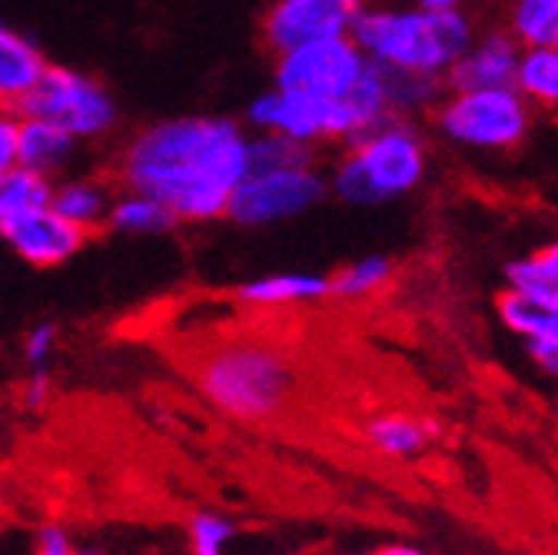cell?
I'll return each instance as SVG.
<instances>
[{
	"label": "cell",
	"instance_id": "6da1fadb",
	"mask_svg": "<svg viewBox=\"0 0 558 555\" xmlns=\"http://www.w3.org/2000/svg\"><path fill=\"white\" fill-rule=\"evenodd\" d=\"M246 170V123L209 113L167 117L136 130L113 164L120 190L154 196L177 224L223 220Z\"/></svg>",
	"mask_w": 558,
	"mask_h": 555
},
{
	"label": "cell",
	"instance_id": "5b68a950",
	"mask_svg": "<svg viewBox=\"0 0 558 555\" xmlns=\"http://www.w3.org/2000/svg\"><path fill=\"white\" fill-rule=\"evenodd\" d=\"M429 173L426 133L412 117H389L345 144L329 170V193L349 206H379L423 186Z\"/></svg>",
	"mask_w": 558,
	"mask_h": 555
},
{
	"label": "cell",
	"instance_id": "7402d4cb",
	"mask_svg": "<svg viewBox=\"0 0 558 555\" xmlns=\"http://www.w3.org/2000/svg\"><path fill=\"white\" fill-rule=\"evenodd\" d=\"M506 31L522 50L558 47V0H512Z\"/></svg>",
	"mask_w": 558,
	"mask_h": 555
},
{
	"label": "cell",
	"instance_id": "277c9868",
	"mask_svg": "<svg viewBox=\"0 0 558 555\" xmlns=\"http://www.w3.org/2000/svg\"><path fill=\"white\" fill-rule=\"evenodd\" d=\"M196 389L209 406L236 423H269L296 396V366L272 342L230 339L203 353Z\"/></svg>",
	"mask_w": 558,
	"mask_h": 555
},
{
	"label": "cell",
	"instance_id": "7a4b0ae2",
	"mask_svg": "<svg viewBox=\"0 0 558 555\" xmlns=\"http://www.w3.org/2000/svg\"><path fill=\"white\" fill-rule=\"evenodd\" d=\"M475 21L465 8H423V4H363L349 27V37L369 63L392 74L436 81L446 77L456 60L475 40Z\"/></svg>",
	"mask_w": 558,
	"mask_h": 555
},
{
	"label": "cell",
	"instance_id": "52a82bcc",
	"mask_svg": "<svg viewBox=\"0 0 558 555\" xmlns=\"http://www.w3.org/2000/svg\"><path fill=\"white\" fill-rule=\"evenodd\" d=\"M17 117L44 120L66 136H74L77 144L100 141L113 133L117 126V100L113 94L90 74L74 71V67L47 63L44 77L34 84V91L14 107Z\"/></svg>",
	"mask_w": 558,
	"mask_h": 555
},
{
	"label": "cell",
	"instance_id": "30bf717a",
	"mask_svg": "<svg viewBox=\"0 0 558 555\" xmlns=\"http://www.w3.org/2000/svg\"><path fill=\"white\" fill-rule=\"evenodd\" d=\"M0 240H4L24 263L37 269H53V266H63L66 260H74L87 246L90 233L66 224L47 203V206H37V210H27L21 217L0 224Z\"/></svg>",
	"mask_w": 558,
	"mask_h": 555
},
{
	"label": "cell",
	"instance_id": "d6a6232c",
	"mask_svg": "<svg viewBox=\"0 0 558 555\" xmlns=\"http://www.w3.org/2000/svg\"><path fill=\"white\" fill-rule=\"evenodd\" d=\"M555 420H558V396H555Z\"/></svg>",
	"mask_w": 558,
	"mask_h": 555
},
{
	"label": "cell",
	"instance_id": "4316f807",
	"mask_svg": "<svg viewBox=\"0 0 558 555\" xmlns=\"http://www.w3.org/2000/svg\"><path fill=\"white\" fill-rule=\"evenodd\" d=\"M17 130H21V117L8 107H0V173L17 167Z\"/></svg>",
	"mask_w": 558,
	"mask_h": 555
},
{
	"label": "cell",
	"instance_id": "d4e9b609",
	"mask_svg": "<svg viewBox=\"0 0 558 555\" xmlns=\"http://www.w3.org/2000/svg\"><path fill=\"white\" fill-rule=\"evenodd\" d=\"M57 346H60V326L53 319H40L24 333L21 342V357L27 363V370H50L53 357H57Z\"/></svg>",
	"mask_w": 558,
	"mask_h": 555
},
{
	"label": "cell",
	"instance_id": "cb8c5ba5",
	"mask_svg": "<svg viewBox=\"0 0 558 555\" xmlns=\"http://www.w3.org/2000/svg\"><path fill=\"white\" fill-rule=\"evenodd\" d=\"M236 522L223 512H193L186 522V542L193 555H227L236 542Z\"/></svg>",
	"mask_w": 558,
	"mask_h": 555
},
{
	"label": "cell",
	"instance_id": "4dcf8cb0",
	"mask_svg": "<svg viewBox=\"0 0 558 555\" xmlns=\"http://www.w3.org/2000/svg\"><path fill=\"white\" fill-rule=\"evenodd\" d=\"M77 555H107V548L97 542H84V545H77Z\"/></svg>",
	"mask_w": 558,
	"mask_h": 555
},
{
	"label": "cell",
	"instance_id": "603a6c76",
	"mask_svg": "<svg viewBox=\"0 0 558 555\" xmlns=\"http://www.w3.org/2000/svg\"><path fill=\"white\" fill-rule=\"evenodd\" d=\"M53 193V180L27 170V167H11L0 173V224L21 217L27 210H37V206H47Z\"/></svg>",
	"mask_w": 558,
	"mask_h": 555
},
{
	"label": "cell",
	"instance_id": "44dd1931",
	"mask_svg": "<svg viewBox=\"0 0 558 555\" xmlns=\"http://www.w3.org/2000/svg\"><path fill=\"white\" fill-rule=\"evenodd\" d=\"M396 263L383 253L360 256L329 276V297L336 300H369L392 283Z\"/></svg>",
	"mask_w": 558,
	"mask_h": 555
},
{
	"label": "cell",
	"instance_id": "484cf974",
	"mask_svg": "<svg viewBox=\"0 0 558 555\" xmlns=\"http://www.w3.org/2000/svg\"><path fill=\"white\" fill-rule=\"evenodd\" d=\"M34 555H77V542L60 522H44L34 535Z\"/></svg>",
	"mask_w": 558,
	"mask_h": 555
},
{
	"label": "cell",
	"instance_id": "9c48e42d",
	"mask_svg": "<svg viewBox=\"0 0 558 555\" xmlns=\"http://www.w3.org/2000/svg\"><path fill=\"white\" fill-rule=\"evenodd\" d=\"M356 8L345 0H272L263 17V40L272 53H287L303 44L345 37Z\"/></svg>",
	"mask_w": 558,
	"mask_h": 555
},
{
	"label": "cell",
	"instance_id": "5bb4252c",
	"mask_svg": "<svg viewBox=\"0 0 558 555\" xmlns=\"http://www.w3.org/2000/svg\"><path fill=\"white\" fill-rule=\"evenodd\" d=\"M113 193L117 190L110 186V180H100V177H63V180H53L50 206L66 224H74L77 230L94 237L107 230Z\"/></svg>",
	"mask_w": 558,
	"mask_h": 555
},
{
	"label": "cell",
	"instance_id": "83f0119b",
	"mask_svg": "<svg viewBox=\"0 0 558 555\" xmlns=\"http://www.w3.org/2000/svg\"><path fill=\"white\" fill-rule=\"evenodd\" d=\"M50 393H53L50 370H34L27 376V386H24V406L27 409H44L50 402Z\"/></svg>",
	"mask_w": 558,
	"mask_h": 555
},
{
	"label": "cell",
	"instance_id": "e0dca14e",
	"mask_svg": "<svg viewBox=\"0 0 558 555\" xmlns=\"http://www.w3.org/2000/svg\"><path fill=\"white\" fill-rule=\"evenodd\" d=\"M363 436L379 456L405 462V459H415L426 453L433 430H429V423L415 420L409 412H376L366 420Z\"/></svg>",
	"mask_w": 558,
	"mask_h": 555
},
{
	"label": "cell",
	"instance_id": "8fae6325",
	"mask_svg": "<svg viewBox=\"0 0 558 555\" xmlns=\"http://www.w3.org/2000/svg\"><path fill=\"white\" fill-rule=\"evenodd\" d=\"M502 326L525 346L532 366L558 383V306L529 300L515 290H502L496 300Z\"/></svg>",
	"mask_w": 558,
	"mask_h": 555
},
{
	"label": "cell",
	"instance_id": "ffe728a7",
	"mask_svg": "<svg viewBox=\"0 0 558 555\" xmlns=\"http://www.w3.org/2000/svg\"><path fill=\"white\" fill-rule=\"evenodd\" d=\"M515 91L542 110H558V47H532L522 50Z\"/></svg>",
	"mask_w": 558,
	"mask_h": 555
},
{
	"label": "cell",
	"instance_id": "8992f818",
	"mask_svg": "<svg viewBox=\"0 0 558 555\" xmlns=\"http://www.w3.org/2000/svg\"><path fill=\"white\" fill-rule=\"evenodd\" d=\"M442 141L472 154H509L532 133V104L515 87L449 91L433 107Z\"/></svg>",
	"mask_w": 558,
	"mask_h": 555
},
{
	"label": "cell",
	"instance_id": "7c38bea8",
	"mask_svg": "<svg viewBox=\"0 0 558 555\" xmlns=\"http://www.w3.org/2000/svg\"><path fill=\"white\" fill-rule=\"evenodd\" d=\"M522 47L519 40L502 31L475 34L469 50L456 60V67L446 77L449 91H496V87H515Z\"/></svg>",
	"mask_w": 558,
	"mask_h": 555
},
{
	"label": "cell",
	"instance_id": "3957f363",
	"mask_svg": "<svg viewBox=\"0 0 558 555\" xmlns=\"http://www.w3.org/2000/svg\"><path fill=\"white\" fill-rule=\"evenodd\" d=\"M326 196L329 183L313 147L272 133H250V170L230 196L227 220L272 227L316 210Z\"/></svg>",
	"mask_w": 558,
	"mask_h": 555
},
{
	"label": "cell",
	"instance_id": "ac0fdd59",
	"mask_svg": "<svg viewBox=\"0 0 558 555\" xmlns=\"http://www.w3.org/2000/svg\"><path fill=\"white\" fill-rule=\"evenodd\" d=\"M506 290L558 306V237L506 266Z\"/></svg>",
	"mask_w": 558,
	"mask_h": 555
},
{
	"label": "cell",
	"instance_id": "ba28073f",
	"mask_svg": "<svg viewBox=\"0 0 558 555\" xmlns=\"http://www.w3.org/2000/svg\"><path fill=\"white\" fill-rule=\"evenodd\" d=\"M369 67L373 63L349 34L329 37V40L303 44L287 53H276L272 87L323 97V100H339L360 87V81L369 74Z\"/></svg>",
	"mask_w": 558,
	"mask_h": 555
},
{
	"label": "cell",
	"instance_id": "1f68e13d",
	"mask_svg": "<svg viewBox=\"0 0 558 555\" xmlns=\"http://www.w3.org/2000/svg\"><path fill=\"white\" fill-rule=\"evenodd\" d=\"M345 4H353V8H356V11H360V8H363V4H369V0H345Z\"/></svg>",
	"mask_w": 558,
	"mask_h": 555
},
{
	"label": "cell",
	"instance_id": "d6986e66",
	"mask_svg": "<svg viewBox=\"0 0 558 555\" xmlns=\"http://www.w3.org/2000/svg\"><path fill=\"white\" fill-rule=\"evenodd\" d=\"M173 227H177V220L154 196L136 193V190H117L113 193L110 214H107V230L123 233V237H157V233H167Z\"/></svg>",
	"mask_w": 558,
	"mask_h": 555
},
{
	"label": "cell",
	"instance_id": "4fadbf2b",
	"mask_svg": "<svg viewBox=\"0 0 558 555\" xmlns=\"http://www.w3.org/2000/svg\"><path fill=\"white\" fill-rule=\"evenodd\" d=\"M236 300L253 310H290L329 300V276L323 273H266L236 287Z\"/></svg>",
	"mask_w": 558,
	"mask_h": 555
},
{
	"label": "cell",
	"instance_id": "f1b7e54d",
	"mask_svg": "<svg viewBox=\"0 0 558 555\" xmlns=\"http://www.w3.org/2000/svg\"><path fill=\"white\" fill-rule=\"evenodd\" d=\"M366 555H429V552L415 542H383V545L369 548Z\"/></svg>",
	"mask_w": 558,
	"mask_h": 555
},
{
	"label": "cell",
	"instance_id": "2e32d148",
	"mask_svg": "<svg viewBox=\"0 0 558 555\" xmlns=\"http://www.w3.org/2000/svg\"><path fill=\"white\" fill-rule=\"evenodd\" d=\"M74 154H77L74 136H66L63 130H57L44 120L21 117V130H17V164L21 167L37 170L53 180L60 170H66Z\"/></svg>",
	"mask_w": 558,
	"mask_h": 555
},
{
	"label": "cell",
	"instance_id": "f546056e",
	"mask_svg": "<svg viewBox=\"0 0 558 555\" xmlns=\"http://www.w3.org/2000/svg\"><path fill=\"white\" fill-rule=\"evenodd\" d=\"M412 4H423V8H462L465 0H412Z\"/></svg>",
	"mask_w": 558,
	"mask_h": 555
},
{
	"label": "cell",
	"instance_id": "9a60e30c",
	"mask_svg": "<svg viewBox=\"0 0 558 555\" xmlns=\"http://www.w3.org/2000/svg\"><path fill=\"white\" fill-rule=\"evenodd\" d=\"M47 71L44 50L21 31L0 21V107L14 110Z\"/></svg>",
	"mask_w": 558,
	"mask_h": 555
}]
</instances>
